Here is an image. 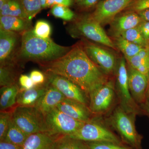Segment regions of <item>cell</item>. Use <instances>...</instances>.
I'll list each match as a JSON object with an SVG mask.
<instances>
[{
	"instance_id": "cell-1",
	"label": "cell",
	"mask_w": 149,
	"mask_h": 149,
	"mask_svg": "<svg viewBox=\"0 0 149 149\" xmlns=\"http://www.w3.org/2000/svg\"><path fill=\"white\" fill-rule=\"evenodd\" d=\"M39 64L46 74L66 77L80 87L88 97L92 91L109 80L108 75L88 57L81 43L72 46L61 57Z\"/></svg>"
},
{
	"instance_id": "cell-2",
	"label": "cell",
	"mask_w": 149,
	"mask_h": 149,
	"mask_svg": "<svg viewBox=\"0 0 149 149\" xmlns=\"http://www.w3.org/2000/svg\"><path fill=\"white\" fill-rule=\"evenodd\" d=\"M33 29L22 34L21 45L16 58V62L22 63L31 61L38 64L53 61L67 53L72 47L58 45L51 39L38 37Z\"/></svg>"
},
{
	"instance_id": "cell-3",
	"label": "cell",
	"mask_w": 149,
	"mask_h": 149,
	"mask_svg": "<svg viewBox=\"0 0 149 149\" xmlns=\"http://www.w3.org/2000/svg\"><path fill=\"white\" fill-rule=\"evenodd\" d=\"M137 115L125 111L119 105L113 110L107 121L118 133L123 144L133 149H143V137L138 133L135 126Z\"/></svg>"
},
{
	"instance_id": "cell-4",
	"label": "cell",
	"mask_w": 149,
	"mask_h": 149,
	"mask_svg": "<svg viewBox=\"0 0 149 149\" xmlns=\"http://www.w3.org/2000/svg\"><path fill=\"white\" fill-rule=\"evenodd\" d=\"M71 36H82L101 45L116 49L113 42L108 37L100 24L93 20L88 14L74 19L69 29Z\"/></svg>"
},
{
	"instance_id": "cell-5",
	"label": "cell",
	"mask_w": 149,
	"mask_h": 149,
	"mask_svg": "<svg viewBox=\"0 0 149 149\" xmlns=\"http://www.w3.org/2000/svg\"><path fill=\"white\" fill-rule=\"evenodd\" d=\"M12 118L27 136L49 132L45 116L35 107L17 106L13 111Z\"/></svg>"
},
{
	"instance_id": "cell-6",
	"label": "cell",
	"mask_w": 149,
	"mask_h": 149,
	"mask_svg": "<svg viewBox=\"0 0 149 149\" xmlns=\"http://www.w3.org/2000/svg\"><path fill=\"white\" fill-rule=\"evenodd\" d=\"M85 142H107L123 144L120 138L108 127L93 116L75 133L68 136Z\"/></svg>"
},
{
	"instance_id": "cell-7",
	"label": "cell",
	"mask_w": 149,
	"mask_h": 149,
	"mask_svg": "<svg viewBox=\"0 0 149 149\" xmlns=\"http://www.w3.org/2000/svg\"><path fill=\"white\" fill-rule=\"evenodd\" d=\"M116 72L115 93L119 100V105L128 112L136 113L137 115L142 114L143 112L133 99L129 90L127 65L125 58H120Z\"/></svg>"
},
{
	"instance_id": "cell-8",
	"label": "cell",
	"mask_w": 149,
	"mask_h": 149,
	"mask_svg": "<svg viewBox=\"0 0 149 149\" xmlns=\"http://www.w3.org/2000/svg\"><path fill=\"white\" fill-rule=\"evenodd\" d=\"M49 133L52 135L70 136L85 123L75 120L56 107L45 115Z\"/></svg>"
},
{
	"instance_id": "cell-9",
	"label": "cell",
	"mask_w": 149,
	"mask_h": 149,
	"mask_svg": "<svg viewBox=\"0 0 149 149\" xmlns=\"http://www.w3.org/2000/svg\"><path fill=\"white\" fill-rule=\"evenodd\" d=\"M115 86L114 80H109L105 84L90 93L89 108L93 114L105 113L111 107L116 93Z\"/></svg>"
},
{
	"instance_id": "cell-10",
	"label": "cell",
	"mask_w": 149,
	"mask_h": 149,
	"mask_svg": "<svg viewBox=\"0 0 149 149\" xmlns=\"http://www.w3.org/2000/svg\"><path fill=\"white\" fill-rule=\"evenodd\" d=\"M134 0H102L88 15L102 26L111 22Z\"/></svg>"
},
{
	"instance_id": "cell-11",
	"label": "cell",
	"mask_w": 149,
	"mask_h": 149,
	"mask_svg": "<svg viewBox=\"0 0 149 149\" xmlns=\"http://www.w3.org/2000/svg\"><path fill=\"white\" fill-rule=\"evenodd\" d=\"M81 44L88 57L108 76L116 71L117 64L113 54L104 48L85 40Z\"/></svg>"
},
{
	"instance_id": "cell-12",
	"label": "cell",
	"mask_w": 149,
	"mask_h": 149,
	"mask_svg": "<svg viewBox=\"0 0 149 149\" xmlns=\"http://www.w3.org/2000/svg\"><path fill=\"white\" fill-rule=\"evenodd\" d=\"M22 34L0 29V65L17 63Z\"/></svg>"
},
{
	"instance_id": "cell-13",
	"label": "cell",
	"mask_w": 149,
	"mask_h": 149,
	"mask_svg": "<svg viewBox=\"0 0 149 149\" xmlns=\"http://www.w3.org/2000/svg\"><path fill=\"white\" fill-rule=\"evenodd\" d=\"M46 74L49 84L58 89L65 98L76 101L89 107V97L80 87L63 76Z\"/></svg>"
},
{
	"instance_id": "cell-14",
	"label": "cell",
	"mask_w": 149,
	"mask_h": 149,
	"mask_svg": "<svg viewBox=\"0 0 149 149\" xmlns=\"http://www.w3.org/2000/svg\"><path fill=\"white\" fill-rule=\"evenodd\" d=\"M128 83L131 95L138 104H141L146 100L148 80V76L128 64Z\"/></svg>"
},
{
	"instance_id": "cell-15",
	"label": "cell",
	"mask_w": 149,
	"mask_h": 149,
	"mask_svg": "<svg viewBox=\"0 0 149 149\" xmlns=\"http://www.w3.org/2000/svg\"><path fill=\"white\" fill-rule=\"evenodd\" d=\"M56 107L65 114L81 122H88L93 117V114L89 107L66 98L59 104Z\"/></svg>"
},
{
	"instance_id": "cell-16",
	"label": "cell",
	"mask_w": 149,
	"mask_h": 149,
	"mask_svg": "<svg viewBox=\"0 0 149 149\" xmlns=\"http://www.w3.org/2000/svg\"><path fill=\"white\" fill-rule=\"evenodd\" d=\"M63 136L40 132L28 136L22 149H56L59 139Z\"/></svg>"
},
{
	"instance_id": "cell-17",
	"label": "cell",
	"mask_w": 149,
	"mask_h": 149,
	"mask_svg": "<svg viewBox=\"0 0 149 149\" xmlns=\"http://www.w3.org/2000/svg\"><path fill=\"white\" fill-rule=\"evenodd\" d=\"M123 12V13L119 14L110 23V30L113 37L119 36L128 29L138 27L143 20L137 13Z\"/></svg>"
},
{
	"instance_id": "cell-18",
	"label": "cell",
	"mask_w": 149,
	"mask_h": 149,
	"mask_svg": "<svg viewBox=\"0 0 149 149\" xmlns=\"http://www.w3.org/2000/svg\"><path fill=\"white\" fill-rule=\"evenodd\" d=\"M65 98L62 93L49 83L45 93L35 107L45 116Z\"/></svg>"
},
{
	"instance_id": "cell-19",
	"label": "cell",
	"mask_w": 149,
	"mask_h": 149,
	"mask_svg": "<svg viewBox=\"0 0 149 149\" xmlns=\"http://www.w3.org/2000/svg\"><path fill=\"white\" fill-rule=\"evenodd\" d=\"M49 85L48 81L45 85L35 86L29 90L19 89L17 98V105L35 107L45 93Z\"/></svg>"
},
{
	"instance_id": "cell-20",
	"label": "cell",
	"mask_w": 149,
	"mask_h": 149,
	"mask_svg": "<svg viewBox=\"0 0 149 149\" xmlns=\"http://www.w3.org/2000/svg\"><path fill=\"white\" fill-rule=\"evenodd\" d=\"M32 21L27 19L10 16H0V29L22 34L33 29Z\"/></svg>"
},
{
	"instance_id": "cell-21",
	"label": "cell",
	"mask_w": 149,
	"mask_h": 149,
	"mask_svg": "<svg viewBox=\"0 0 149 149\" xmlns=\"http://www.w3.org/2000/svg\"><path fill=\"white\" fill-rule=\"evenodd\" d=\"M19 91L18 84L1 87L0 90V109H13L17 106V98Z\"/></svg>"
},
{
	"instance_id": "cell-22",
	"label": "cell",
	"mask_w": 149,
	"mask_h": 149,
	"mask_svg": "<svg viewBox=\"0 0 149 149\" xmlns=\"http://www.w3.org/2000/svg\"><path fill=\"white\" fill-rule=\"evenodd\" d=\"M18 63L0 65V86L6 87L18 84L19 76V67Z\"/></svg>"
},
{
	"instance_id": "cell-23",
	"label": "cell",
	"mask_w": 149,
	"mask_h": 149,
	"mask_svg": "<svg viewBox=\"0 0 149 149\" xmlns=\"http://www.w3.org/2000/svg\"><path fill=\"white\" fill-rule=\"evenodd\" d=\"M125 59L130 66L147 75L149 71V47L136 55Z\"/></svg>"
},
{
	"instance_id": "cell-24",
	"label": "cell",
	"mask_w": 149,
	"mask_h": 149,
	"mask_svg": "<svg viewBox=\"0 0 149 149\" xmlns=\"http://www.w3.org/2000/svg\"><path fill=\"white\" fill-rule=\"evenodd\" d=\"M115 46L124 54L125 58L132 57L146 48L131 42L120 36L114 37Z\"/></svg>"
},
{
	"instance_id": "cell-25",
	"label": "cell",
	"mask_w": 149,
	"mask_h": 149,
	"mask_svg": "<svg viewBox=\"0 0 149 149\" xmlns=\"http://www.w3.org/2000/svg\"><path fill=\"white\" fill-rule=\"evenodd\" d=\"M0 16L16 17L27 19L21 0H10L0 8Z\"/></svg>"
},
{
	"instance_id": "cell-26",
	"label": "cell",
	"mask_w": 149,
	"mask_h": 149,
	"mask_svg": "<svg viewBox=\"0 0 149 149\" xmlns=\"http://www.w3.org/2000/svg\"><path fill=\"white\" fill-rule=\"evenodd\" d=\"M28 136L15 124L12 118L3 141L22 146Z\"/></svg>"
},
{
	"instance_id": "cell-27",
	"label": "cell",
	"mask_w": 149,
	"mask_h": 149,
	"mask_svg": "<svg viewBox=\"0 0 149 149\" xmlns=\"http://www.w3.org/2000/svg\"><path fill=\"white\" fill-rule=\"evenodd\" d=\"M56 149H89V148L85 141L63 136L59 139Z\"/></svg>"
},
{
	"instance_id": "cell-28",
	"label": "cell",
	"mask_w": 149,
	"mask_h": 149,
	"mask_svg": "<svg viewBox=\"0 0 149 149\" xmlns=\"http://www.w3.org/2000/svg\"><path fill=\"white\" fill-rule=\"evenodd\" d=\"M119 36L136 45L145 47H149V43L144 39L138 27L128 29L122 32Z\"/></svg>"
},
{
	"instance_id": "cell-29",
	"label": "cell",
	"mask_w": 149,
	"mask_h": 149,
	"mask_svg": "<svg viewBox=\"0 0 149 149\" xmlns=\"http://www.w3.org/2000/svg\"><path fill=\"white\" fill-rule=\"evenodd\" d=\"M50 13L53 16L66 21H71L76 18V15L69 7L55 5L51 8Z\"/></svg>"
},
{
	"instance_id": "cell-30",
	"label": "cell",
	"mask_w": 149,
	"mask_h": 149,
	"mask_svg": "<svg viewBox=\"0 0 149 149\" xmlns=\"http://www.w3.org/2000/svg\"><path fill=\"white\" fill-rule=\"evenodd\" d=\"M27 18L32 19L42 10L40 0H21Z\"/></svg>"
},
{
	"instance_id": "cell-31",
	"label": "cell",
	"mask_w": 149,
	"mask_h": 149,
	"mask_svg": "<svg viewBox=\"0 0 149 149\" xmlns=\"http://www.w3.org/2000/svg\"><path fill=\"white\" fill-rule=\"evenodd\" d=\"M35 35L43 39L50 38L52 27L47 21L42 19L37 20L33 29Z\"/></svg>"
},
{
	"instance_id": "cell-32",
	"label": "cell",
	"mask_w": 149,
	"mask_h": 149,
	"mask_svg": "<svg viewBox=\"0 0 149 149\" xmlns=\"http://www.w3.org/2000/svg\"><path fill=\"white\" fill-rule=\"evenodd\" d=\"M2 111L0 113V141L4 140L12 118L13 111Z\"/></svg>"
},
{
	"instance_id": "cell-33",
	"label": "cell",
	"mask_w": 149,
	"mask_h": 149,
	"mask_svg": "<svg viewBox=\"0 0 149 149\" xmlns=\"http://www.w3.org/2000/svg\"><path fill=\"white\" fill-rule=\"evenodd\" d=\"M89 149H133L124 144L107 142H86Z\"/></svg>"
},
{
	"instance_id": "cell-34",
	"label": "cell",
	"mask_w": 149,
	"mask_h": 149,
	"mask_svg": "<svg viewBox=\"0 0 149 149\" xmlns=\"http://www.w3.org/2000/svg\"><path fill=\"white\" fill-rule=\"evenodd\" d=\"M149 9V0H134L123 11L138 13Z\"/></svg>"
},
{
	"instance_id": "cell-35",
	"label": "cell",
	"mask_w": 149,
	"mask_h": 149,
	"mask_svg": "<svg viewBox=\"0 0 149 149\" xmlns=\"http://www.w3.org/2000/svg\"><path fill=\"white\" fill-rule=\"evenodd\" d=\"M29 76L31 77L35 86H40L45 84L47 81V75L45 72L35 70L30 72Z\"/></svg>"
},
{
	"instance_id": "cell-36",
	"label": "cell",
	"mask_w": 149,
	"mask_h": 149,
	"mask_svg": "<svg viewBox=\"0 0 149 149\" xmlns=\"http://www.w3.org/2000/svg\"><path fill=\"white\" fill-rule=\"evenodd\" d=\"M18 85L20 90H29L35 87L29 75L24 74H20L18 79Z\"/></svg>"
},
{
	"instance_id": "cell-37",
	"label": "cell",
	"mask_w": 149,
	"mask_h": 149,
	"mask_svg": "<svg viewBox=\"0 0 149 149\" xmlns=\"http://www.w3.org/2000/svg\"><path fill=\"white\" fill-rule=\"evenodd\" d=\"M101 0H83L76 4L77 9L80 11H86L95 7Z\"/></svg>"
},
{
	"instance_id": "cell-38",
	"label": "cell",
	"mask_w": 149,
	"mask_h": 149,
	"mask_svg": "<svg viewBox=\"0 0 149 149\" xmlns=\"http://www.w3.org/2000/svg\"><path fill=\"white\" fill-rule=\"evenodd\" d=\"M74 4L73 0H47L46 2V9L51 8L53 6L55 5H59L65 6H72Z\"/></svg>"
},
{
	"instance_id": "cell-39",
	"label": "cell",
	"mask_w": 149,
	"mask_h": 149,
	"mask_svg": "<svg viewBox=\"0 0 149 149\" xmlns=\"http://www.w3.org/2000/svg\"><path fill=\"white\" fill-rule=\"evenodd\" d=\"M137 27L144 39L149 44V21L143 20Z\"/></svg>"
},
{
	"instance_id": "cell-40",
	"label": "cell",
	"mask_w": 149,
	"mask_h": 149,
	"mask_svg": "<svg viewBox=\"0 0 149 149\" xmlns=\"http://www.w3.org/2000/svg\"><path fill=\"white\" fill-rule=\"evenodd\" d=\"M0 149H22V146L3 141H0Z\"/></svg>"
},
{
	"instance_id": "cell-41",
	"label": "cell",
	"mask_w": 149,
	"mask_h": 149,
	"mask_svg": "<svg viewBox=\"0 0 149 149\" xmlns=\"http://www.w3.org/2000/svg\"><path fill=\"white\" fill-rule=\"evenodd\" d=\"M142 19L145 21H149V9L141 11L137 13Z\"/></svg>"
},
{
	"instance_id": "cell-42",
	"label": "cell",
	"mask_w": 149,
	"mask_h": 149,
	"mask_svg": "<svg viewBox=\"0 0 149 149\" xmlns=\"http://www.w3.org/2000/svg\"><path fill=\"white\" fill-rule=\"evenodd\" d=\"M143 113L149 117V102L146 100L143 103L140 105Z\"/></svg>"
},
{
	"instance_id": "cell-43",
	"label": "cell",
	"mask_w": 149,
	"mask_h": 149,
	"mask_svg": "<svg viewBox=\"0 0 149 149\" xmlns=\"http://www.w3.org/2000/svg\"><path fill=\"white\" fill-rule=\"evenodd\" d=\"M47 0H40V3H41V6L42 9H46V2Z\"/></svg>"
},
{
	"instance_id": "cell-44",
	"label": "cell",
	"mask_w": 149,
	"mask_h": 149,
	"mask_svg": "<svg viewBox=\"0 0 149 149\" xmlns=\"http://www.w3.org/2000/svg\"><path fill=\"white\" fill-rule=\"evenodd\" d=\"M10 0H0V8Z\"/></svg>"
},
{
	"instance_id": "cell-45",
	"label": "cell",
	"mask_w": 149,
	"mask_h": 149,
	"mask_svg": "<svg viewBox=\"0 0 149 149\" xmlns=\"http://www.w3.org/2000/svg\"><path fill=\"white\" fill-rule=\"evenodd\" d=\"M146 98L147 100L149 102V87H148L146 94Z\"/></svg>"
},
{
	"instance_id": "cell-46",
	"label": "cell",
	"mask_w": 149,
	"mask_h": 149,
	"mask_svg": "<svg viewBox=\"0 0 149 149\" xmlns=\"http://www.w3.org/2000/svg\"><path fill=\"white\" fill-rule=\"evenodd\" d=\"M74 1V4H77L82 1L83 0H73Z\"/></svg>"
},
{
	"instance_id": "cell-47",
	"label": "cell",
	"mask_w": 149,
	"mask_h": 149,
	"mask_svg": "<svg viewBox=\"0 0 149 149\" xmlns=\"http://www.w3.org/2000/svg\"><path fill=\"white\" fill-rule=\"evenodd\" d=\"M147 76H148V86L149 87V71L148 74H147Z\"/></svg>"
}]
</instances>
